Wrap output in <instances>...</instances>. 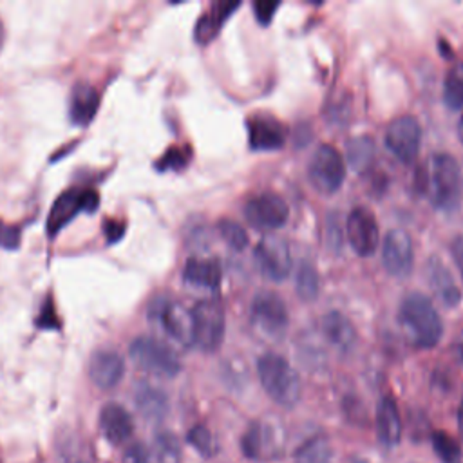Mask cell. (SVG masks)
I'll use <instances>...</instances> for the list:
<instances>
[{
	"label": "cell",
	"instance_id": "cell-5",
	"mask_svg": "<svg viewBox=\"0 0 463 463\" xmlns=\"http://www.w3.org/2000/svg\"><path fill=\"white\" fill-rule=\"evenodd\" d=\"M128 354L139 369L156 376L174 378L181 371V362L174 349L154 336L134 338L128 347Z\"/></svg>",
	"mask_w": 463,
	"mask_h": 463
},
{
	"label": "cell",
	"instance_id": "cell-7",
	"mask_svg": "<svg viewBox=\"0 0 463 463\" xmlns=\"http://www.w3.org/2000/svg\"><path fill=\"white\" fill-rule=\"evenodd\" d=\"M309 181L320 194H335L345 179V165L340 152L329 145L322 143L317 146L309 161Z\"/></svg>",
	"mask_w": 463,
	"mask_h": 463
},
{
	"label": "cell",
	"instance_id": "cell-44",
	"mask_svg": "<svg viewBox=\"0 0 463 463\" xmlns=\"http://www.w3.org/2000/svg\"><path fill=\"white\" fill-rule=\"evenodd\" d=\"M458 137H459V141L463 143V114H461V118H459V121H458Z\"/></svg>",
	"mask_w": 463,
	"mask_h": 463
},
{
	"label": "cell",
	"instance_id": "cell-30",
	"mask_svg": "<svg viewBox=\"0 0 463 463\" xmlns=\"http://www.w3.org/2000/svg\"><path fill=\"white\" fill-rule=\"evenodd\" d=\"M154 456L157 463H181V445L170 432H159L154 438Z\"/></svg>",
	"mask_w": 463,
	"mask_h": 463
},
{
	"label": "cell",
	"instance_id": "cell-43",
	"mask_svg": "<svg viewBox=\"0 0 463 463\" xmlns=\"http://www.w3.org/2000/svg\"><path fill=\"white\" fill-rule=\"evenodd\" d=\"M458 427H459V434L463 438V400H461L459 409H458Z\"/></svg>",
	"mask_w": 463,
	"mask_h": 463
},
{
	"label": "cell",
	"instance_id": "cell-11",
	"mask_svg": "<svg viewBox=\"0 0 463 463\" xmlns=\"http://www.w3.org/2000/svg\"><path fill=\"white\" fill-rule=\"evenodd\" d=\"M345 233L351 248L360 257L373 255L380 244L378 222L374 215L364 206H354L349 212L347 222H345Z\"/></svg>",
	"mask_w": 463,
	"mask_h": 463
},
{
	"label": "cell",
	"instance_id": "cell-19",
	"mask_svg": "<svg viewBox=\"0 0 463 463\" xmlns=\"http://www.w3.org/2000/svg\"><path fill=\"white\" fill-rule=\"evenodd\" d=\"M132 418L119 403H107L99 411V430L110 443H123L132 434Z\"/></svg>",
	"mask_w": 463,
	"mask_h": 463
},
{
	"label": "cell",
	"instance_id": "cell-31",
	"mask_svg": "<svg viewBox=\"0 0 463 463\" xmlns=\"http://www.w3.org/2000/svg\"><path fill=\"white\" fill-rule=\"evenodd\" d=\"M432 447L443 463H461V449L458 441L447 432H432Z\"/></svg>",
	"mask_w": 463,
	"mask_h": 463
},
{
	"label": "cell",
	"instance_id": "cell-39",
	"mask_svg": "<svg viewBox=\"0 0 463 463\" xmlns=\"http://www.w3.org/2000/svg\"><path fill=\"white\" fill-rule=\"evenodd\" d=\"M123 463H150L146 452L143 447L139 445H134L130 447L127 452H125V458H123Z\"/></svg>",
	"mask_w": 463,
	"mask_h": 463
},
{
	"label": "cell",
	"instance_id": "cell-15",
	"mask_svg": "<svg viewBox=\"0 0 463 463\" xmlns=\"http://www.w3.org/2000/svg\"><path fill=\"white\" fill-rule=\"evenodd\" d=\"M125 374V362L119 353L112 349H98L89 360V378L90 382L103 389H114Z\"/></svg>",
	"mask_w": 463,
	"mask_h": 463
},
{
	"label": "cell",
	"instance_id": "cell-25",
	"mask_svg": "<svg viewBox=\"0 0 463 463\" xmlns=\"http://www.w3.org/2000/svg\"><path fill=\"white\" fill-rule=\"evenodd\" d=\"M241 5V2H217L195 24L194 36L199 43H206L219 33L222 22Z\"/></svg>",
	"mask_w": 463,
	"mask_h": 463
},
{
	"label": "cell",
	"instance_id": "cell-16",
	"mask_svg": "<svg viewBox=\"0 0 463 463\" xmlns=\"http://www.w3.org/2000/svg\"><path fill=\"white\" fill-rule=\"evenodd\" d=\"M248 139L253 150H277L284 145L286 127L273 116H251L248 119Z\"/></svg>",
	"mask_w": 463,
	"mask_h": 463
},
{
	"label": "cell",
	"instance_id": "cell-23",
	"mask_svg": "<svg viewBox=\"0 0 463 463\" xmlns=\"http://www.w3.org/2000/svg\"><path fill=\"white\" fill-rule=\"evenodd\" d=\"M322 331L326 338L340 351H351L356 342V333L353 324L340 311H329L324 315Z\"/></svg>",
	"mask_w": 463,
	"mask_h": 463
},
{
	"label": "cell",
	"instance_id": "cell-46",
	"mask_svg": "<svg viewBox=\"0 0 463 463\" xmlns=\"http://www.w3.org/2000/svg\"><path fill=\"white\" fill-rule=\"evenodd\" d=\"M2 42H4V27H2V22H0V49H2Z\"/></svg>",
	"mask_w": 463,
	"mask_h": 463
},
{
	"label": "cell",
	"instance_id": "cell-26",
	"mask_svg": "<svg viewBox=\"0 0 463 463\" xmlns=\"http://www.w3.org/2000/svg\"><path fill=\"white\" fill-rule=\"evenodd\" d=\"M345 152H347V161H349L351 168H354L356 172H365L371 168V165L374 161L376 146H374L373 137L354 136L347 141Z\"/></svg>",
	"mask_w": 463,
	"mask_h": 463
},
{
	"label": "cell",
	"instance_id": "cell-14",
	"mask_svg": "<svg viewBox=\"0 0 463 463\" xmlns=\"http://www.w3.org/2000/svg\"><path fill=\"white\" fill-rule=\"evenodd\" d=\"M412 241L403 230H389L382 244V264L398 279H405L412 269Z\"/></svg>",
	"mask_w": 463,
	"mask_h": 463
},
{
	"label": "cell",
	"instance_id": "cell-17",
	"mask_svg": "<svg viewBox=\"0 0 463 463\" xmlns=\"http://www.w3.org/2000/svg\"><path fill=\"white\" fill-rule=\"evenodd\" d=\"M425 273H427V280H429V286H430L434 297L445 307H454L459 304L461 291H459L458 284L454 282V277L449 271V268L438 257H432L427 262Z\"/></svg>",
	"mask_w": 463,
	"mask_h": 463
},
{
	"label": "cell",
	"instance_id": "cell-29",
	"mask_svg": "<svg viewBox=\"0 0 463 463\" xmlns=\"http://www.w3.org/2000/svg\"><path fill=\"white\" fill-rule=\"evenodd\" d=\"M443 101L452 110L463 107V61L456 63L447 72L443 81Z\"/></svg>",
	"mask_w": 463,
	"mask_h": 463
},
{
	"label": "cell",
	"instance_id": "cell-32",
	"mask_svg": "<svg viewBox=\"0 0 463 463\" xmlns=\"http://www.w3.org/2000/svg\"><path fill=\"white\" fill-rule=\"evenodd\" d=\"M217 230H219L221 237L226 241V244L233 250H244L250 242L246 230L232 219H221L217 222Z\"/></svg>",
	"mask_w": 463,
	"mask_h": 463
},
{
	"label": "cell",
	"instance_id": "cell-38",
	"mask_svg": "<svg viewBox=\"0 0 463 463\" xmlns=\"http://www.w3.org/2000/svg\"><path fill=\"white\" fill-rule=\"evenodd\" d=\"M36 324H38L40 327H43V329H49V327H56V326H58V320H56V315H54V311H52L51 302H45V306L42 307V313H40Z\"/></svg>",
	"mask_w": 463,
	"mask_h": 463
},
{
	"label": "cell",
	"instance_id": "cell-36",
	"mask_svg": "<svg viewBox=\"0 0 463 463\" xmlns=\"http://www.w3.org/2000/svg\"><path fill=\"white\" fill-rule=\"evenodd\" d=\"M326 241H327L329 248H333L336 251L342 248V228H340L336 215H329V219L326 222Z\"/></svg>",
	"mask_w": 463,
	"mask_h": 463
},
{
	"label": "cell",
	"instance_id": "cell-45",
	"mask_svg": "<svg viewBox=\"0 0 463 463\" xmlns=\"http://www.w3.org/2000/svg\"><path fill=\"white\" fill-rule=\"evenodd\" d=\"M349 463H367V461H365V459H360V458H351Z\"/></svg>",
	"mask_w": 463,
	"mask_h": 463
},
{
	"label": "cell",
	"instance_id": "cell-6",
	"mask_svg": "<svg viewBox=\"0 0 463 463\" xmlns=\"http://www.w3.org/2000/svg\"><path fill=\"white\" fill-rule=\"evenodd\" d=\"M148 320L170 340L184 347L194 345L192 313L175 300L166 297L154 298L148 306Z\"/></svg>",
	"mask_w": 463,
	"mask_h": 463
},
{
	"label": "cell",
	"instance_id": "cell-28",
	"mask_svg": "<svg viewBox=\"0 0 463 463\" xmlns=\"http://www.w3.org/2000/svg\"><path fill=\"white\" fill-rule=\"evenodd\" d=\"M320 289L318 271L309 260H302L295 275V291L302 300H315Z\"/></svg>",
	"mask_w": 463,
	"mask_h": 463
},
{
	"label": "cell",
	"instance_id": "cell-24",
	"mask_svg": "<svg viewBox=\"0 0 463 463\" xmlns=\"http://www.w3.org/2000/svg\"><path fill=\"white\" fill-rule=\"evenodd\" d=\"M134 403L137 407V411L152 421H159L166 416L168 412V398L166 394L150 385V383H139L134 391Z\"/></svg>",
	"mask_w": 463,
	"mask_h": 463
},
{
	"label": "cell",
	"instance_id": "cell-10",
	"mask_svg": "<svg viewBox=\"0 0 463 463\" xmlns=\"http://www.w3.org/2000/svg\"><path fill=\"white\" fill-rule=\"evenodd\" d=\"M244 215L259 230H277L288 221L289 208L279 194L260 192L246 203Z\"/></svg>",
	"mask_w": 463,
	"mask_h": 463
},
{
	"label": "cell",
	"instance_id": "cell-3",
	"mask_svg": "<svg viewBox=\"0 0 463 463\" xmlns=\"http://www.w3.org/2000/svg\"><path fill=\"white\" fill-rule=\"evenodd\" d=\"M257 373L269 398L282 405L293 407L300 400V378L291 364L277 353H264L257 360Z\"/></svg>",
	"mask_w": 463,
	"mask_h": 463
},
{
	"label": "cell",
	"instance_id": "cell-8",
	"mask_svg": "<svg viewBox=\"0 0 463 463\" xmlns=\"http://www.w3.org/2000/svg\"><path fill=\"white\" fill-rule=\"evenodd\" d=\"M98 203H99V197H98V192L94 190L69 188L61 192L49 212V217L45 222L47 235L49 237L58 235L80 212H89V213L94 212L98 208Z\"/></svg>",
	"mask_w": 463,
	"mask_h": 463
},
{
	"label": "cell",
	"instance_id": "cell-42",
	"mask_svg": "<svg viewBox=\"0 0 463 463\" xmlns=\"http://www.w3.org/2000/svg\"><path fill=\"white\" fill-rule=\"evenodd\" d=\"M454 349H456V354H458L459 362L463 364V331L458 335V338H456V344H454Z\"/></svg>",
	"mask_w": 463,
	"mask_h": 463
},
{
	"label": "cell",
	"instance_id": "cell-33",
	"mask_svg": "<svg viewBox=\"0 0 463 463\" xmlns=\"http://www.w3.org/2000/svg\"><path fill=\"white\" fill-rule=\"evenodd\" d=\"M188 443L204 458H212L217 452V443L204 425L192 427V430L188 432Z\"/></svg>",
	"mask_w": 463,
	"mask_h": 463
},
{
	"label": "cell",
	"instance_id": "cell-1",
	"mask_svg": "<svg viewBox=\"0 0 463 463\" xmlns=\"http://www.w3.org/2000/svg\"><path fill=\"white\" fill-rule=\"evenodd\" d=\"M416 188L427 195L430 204L443 212H452L463 197V172L454 156L436 152L416 170Z\"/></svg>",
	"mask_w": 463,
	"mask_h": 463
},
{
	"label": "cell",
	"instance_id": "cell-34",
	"mask_svg": "<svg viewBox=\"0 0 463 463\" xmlns=\"http://www.w3.org/2000/svg\"><path fill=\"white\" fill-rule=\"evenodd\" d=\"M190 161V150L188 148H177L172 146L170 150L165 152V156L157 161V168L159 170H181L186 166V163Z\"/></svg>",
	"mask_w": 463,
	"mask_h": 463
},
{
	"label": "cell",
	"instance_id": "cell-2",
	"mask_svg": "<svg viewBox=\"0 0 463 463\" xmlns=\"http://www.w3.org/2000/svg\"><path fill=\"white\" fill-rule=\"evenodd\" d=\"M398 320L407 338L421 349L434 347L443 333L441 318L432 302L421 293L407 295L398 311Z\"/></svg>",
	"mask_w": 463,
	"mask_h": 463
},
{
	"label": "cell",
	"instance_id": "cell-22",
	"mask_svg": "<svg viewBox=\"0 0 463 463\" xmlns=\"http://www.w3.org/2000/svg\"><path fill=\"white\" fill-rule=\"evenodd\" d=\"M242 450L251 459H262V458L277 456L280 452V445L279 441L273 439L266 425L255 421L250 425V429L242 436Z\"/></svg>",
	"mask_w": 463,
	"mask_h": 463
},
{
	"label": "cell",
	"instance_id": "cell-37",
	"mask_svg": "<svg viewBox=\"0 0 463 463\" xmlns=\"http://www.w3.org/2000/svg\"><path fill=\"white\" fill-rule=\"evenodd\" d=\"M279 2H268V0H259L253 4V13H255V18L262 24V25H268L271 20H273V14L275 11L279 9Z\"/></svg>",
	"mask_w": 463,
	"mask_h": 463
},
{
	"label": "cell",
	"instance_id": "cell-27",
	"mask_svg": "<svg viewBox=\"0 0 463 463\" xmlns=\"http://www.w3.org/2000/svg\"><path fill=\"white\" fill-rule=\"evenodd\" d=\"M295 463H333V450L324 436H315L295 452Z\"/></svg>",
	"mask_w": 463,
	"mask_h": 463
},
{
	"label": "cell",
	"instance_id": "cell-20",
	"mask_svg": "<svg viewBox=\"0 0 463 463\" xmlns=\"http://www.w3.org/2000/svg\"><path fill=\"white\" fill-rule=\"evenodd\" d=\"M222 268L215 259L190 257L183 268V280L195 288L215 289L221 284Z\"/></svg>",
	"mask_w": 463,
	"mask_h": 463
},
{
	"label": "cell",
	"instance_id": "cell-18",
	"mask_svg": "<svg viewBox=\"0 0 463 463\" xmlns=\"http://www.w3.org/2000/svg\"><path fill=\"white\" fill-rule=\"evenodd\" d=\"M98 107H99L98 90L87 81H78L71 90V101H69L71 121L78 127L89 125L96 116Z\"/></svg>",
	"mask_w": 463,
	"mask_h": 463
},
{
	"label": "cell",
	"instance_id": "cell-9",
	"mask_svg": "<svg viewBox=\"0 0 463 463\" xmlns=\"http://www.w3.org/2000/svg\"><path fill=\"white\" fill-rule=\"evenodd\" d=\"M385 145L402 163H412L421 145V127L418 119L409 114L392 119L385 130Z\"/></svg>",
	"mask_w": 463,
	"mask_h": 463
},
{
	"label": "cell",
	"instance_id": "cell-13",
	"mask_svg": "<svg viewBox=\"0 0 463 463\" xmlns=\"http://www.w3.org/2000/svg\"><path fill=\"white\" fill-rule=\"evenodd\" d=\"M251 320L268 335H284L288 327V307L273 291H259L250 306Z\"/></svg>",
	"mask_w": 463,
	"mask_h": 463
},
{
	"label": "cell",
	"instance_id": "cell-12",
	"mask_svg": "<svg viewBox=\"0 0 463 463\" xmlns=\"http://www.w3.org/2000/svg\"><path fill=\"white\" fill-rule=\"evenodd\" d=\"M253 255H255V260H257V266L260 268V271L275 282L284 280L291 271L289 246L286 244V241H282L277 235L264 237L255 246Z\"/></svg>",
	"mask_w": 463,
	"mask_h": 463
},
{
	"label": "cell",
	"instance_id": "cell-4",
	"mask_svg": "<svg viewBox=\"0 0 463 463\" xmlns=\"http://www.w3.org/2000/svg\"><path fill=\"white\" fill-rule=\"evenodd\" d=\"M194 345L204 353H213L224 338V309L217 298H203L192 307Z\"/></svg>",
	"mask_w": 463,
	"mask_h": 463
},
{
	"label": "cell",
	"instance_id": "cell-41",
	"mask_svg": "<svg viewBox=\"0 0 463 463\" xmlns=\"http://www.w3.org/2000/svg\"><path fill=\"white\" fill-rule=\"evenodd\" d=\"M105 233H107L109 242H116L123 235V226L118 222H105Z\"/></svg>",
	"mask_w": 463,
	"mask_h": 463
},
{
	"label": "cell",
	"instance_id": "cell-21",
	"mask_svg": "<svg viewBox=\"0 0 463 463\" xmlns=\"http://www.w3.org/2000/svg\"><path fill=\"white\" fill-rule=\"evenodd\" d=\"M376 434L382 445L394 447L402 438V420L391 396H382L376 407Z\"/></svg>",
	"mask_w": 463,
	"mask_h": 463
},
{
	"label": "cell",
	"instance_id": "cell-40",
	"mask_svg": "<svg viewBox=\"0 0 463 463\" xmlns=\"http://www.w3.org/2000/svg\"><path fill=\"white\" fill-rule=\"evenodd\" d=\"M450 251H452V257L456 260V266L461 273V279H463V235H458L454 237L452 241V246H450Z\"/></svg>",
	"mask_w": 463,
	"mask_h": 463
},
{
	"label": "cell",
	"instance_id": "cell-35",
	"mask_svg": "<svg viewBox=\"0 0 463 463\" xmlns=\"http://www.w3.org/2000/svg\"><path fill=\"white\" fill-rule=\"evenodd\" d=\"M20 244V228L9 226L0 221V248L16 250Z\"/></svg>",
	"mask_w": 463,
	"mask_h": 463
}]
</instances>
